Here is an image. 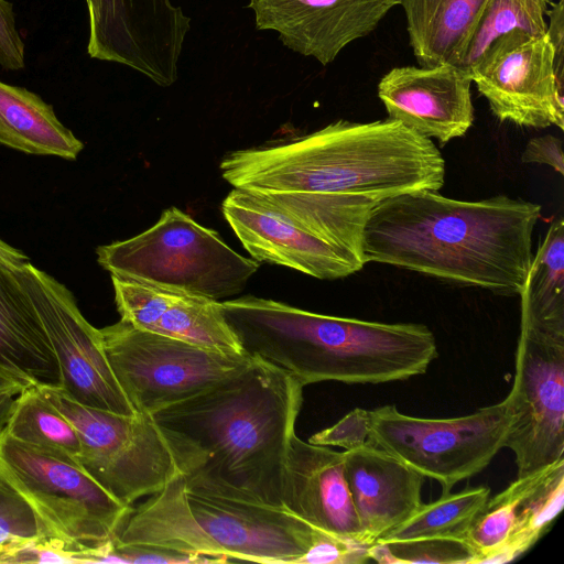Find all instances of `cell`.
<instances>
[{"instance_id": "obj_1", "label": "cell", "mask_w": 564, "mask_h": 564, "mask_svg": "<svg viewBox=\"0 0 564 564\" xmlns=\"http://www.w3.org/2000/svg\"><path fill=\"white\" fill-rule=\"evenodd\" d=\"M304 386L261 359L151 419L186 489L283 507L284 465Z\"/></svg>"}, {"instance_id": "obj_2", "label": "cell", "mask_w": 564, "mask_h": 564, "mask_svg": "<svg viewBox=\"0 0 564 564\" xmlns=\"http://www.w3.org/2000/svg\"><path fill=\"white\" fill-rule=\"evenodd\" d=\"M540 216L539 204L506 195L468 202L434 191L403 193L375 206L362 253L366 263L520 294Z\"/></svg>"}, {"instance_id": "obj_3", "label": "cell", "mask_w": 564, "mask_h": 564, "mask_svg": "<svg viewBox=\"0 0 564 564\" xmlns=\"http://www.w3.org/2000/svg\"><path fill=\"white\" fill-rule=\"evenodd\" d=\"M219 169L234 188L387 198L437 192L445 161L431 139L392 119L337 120L289 141L228 152Z\"/></svg>"}, {"instance_id": "obj_4", "label": "cell", "mask_w": 564, "mask_h": 564, "mask_svg": "<svg viewBox=\"0 0 564 564\" xmlns=\"http://www.w3.org/2000/svg\"><path fill=\"white\" fill-rule=\"evenodd\" d=\"M221 307L243 352L304 387L402 381L425 373L438 356L423 324L323 315L253 295L227 300Z\"/></svg>"}, {"instance_id": "obj_5", "label": "cell", "mask_w": 564, "mask_h": 564, "mask_svg": "<svg viewBox=\"0 0 564 564\" xmlns=\"http://www.w3.org/2000/svg\"><path fill=\"white\" fill-rule=\"evenodd\" d=\"M319 529L286 508L186 489L181 473L132 509L115 543L199 557L299 564Z\"/></svg>"}, {"instance_id": "obj_6", "label": "cell", "mask_w": 564, "mask_h": 564, "mask_svg": "<svg viewBox=\"0 0 564 564\" xmlns=\"http://www.w3.org/2000/svg\"><path fill=\"white\" fill-rule=\"evenodd\" d=\"M519 295L506 447L514 453L517 477H524L564 458V274L550 265L531 268Z\"/></svg>"}, {"instance_id": "obj_7", "label": "cell", "mask_w": 564, "mask_h": 564, "mask_svg": "<svg viewBox=\"0 0 564 564\" xmlns=\"http://www.w3.org/2000/svg\"><path fill=\"white\" fill-rule=\"evenodd\" d=\"M96 254L110 275L216 301L240 293L260 267L174 206L148 230L99 246Z\"/></svg>"}, {"instance_id": "obj_8", "label": "cell", "mask_w": 564, "mask_h": 564, "mask_svg": "<svg viewBox=\"0 0 564 564\" xmlns=\"http://www.w3.org/2000/svg\"><path fill=\"white\" fill-rule=\"evenodd\" d=\"M0 479L31 507L42 538L97 560L132 511L82 467L0 432Z\"/></svg>"}, {"instance_id": "obj_9", "label": "cell", "mask_w": 564, "mask_h": 564, "mask_svg": "<svg viewBox=\"0 0 564 564\" xmlns=\"http://www.w3.org/2000/svg\"><path fill=\"white\" fill-rule=\"evenodd\" d=\"M370 412V443L424 477L441 484L442 495L485 469L506 447L513 415L509 397L458 417L425 419L394 405Z\"/></svg>"}, {"instance_id": "obj_10", "label": "cell", "mask_w": 564, "mask_h": 564, "mask_svg": "<svg viewBox=\"0 0 564 564\" xmlns=\"http://www.w3.org/2000/svg\"><path fill=\"white\" fill-rule=\"evenodd\" d=\"M112 372L137 412L150 414L213 387L252 357L138 328L127 321L100 329Z\"/></svg>"}, {"instance_id": "obj_11", "label": "cell", "mask_w": 564, "mask_h": 564, "mask_svg": "<svg viewBox=\"0 0 564 564\" xmlns=\"http://www.w3.org/2000/svg\"><path fill=\"white\" fill-rule=\"evenodd\" d=\"M39 388L75 426L79 466L120 502L154 495L180 473L150 414H118L84 405L56 387Z\"/></svg>"}, {"instance_id": "obj_12", "label": "cell", "mask_w": 564, "mask_h": 564, "mask_svg": "<svg viewBox=\"0 0 564 564\" xmlns=\"http://www.w3.org/2000/svg\"><path fill=\"white\" fill-rule=\"evenodd\" d=\"M14 270L57 359L58 389L87 406L123 415L138 413L112 372L100 329L84 317L73 293L30 262Z\"/></svg>"}, {"instance_id": "obj_13", "label": "cell", "mask_w": 564, "mask_h": 564, "mask_svg": "<svg viewBox=\"0 0 564 564\" xmlns=\"http://www.w3.org/2000/svg\"><path fill=\"white\" fill-rule=\"evenodd\" d=\"M468 69L500 121L564 129L563 79L547 33L511 30L492 41Z\"/></svg>"}, {"instance_id": "obj_14", "label": "cell", "mask_w": 564, "mask_h": 564, "mask_svg": "<svg viewBox=\"0 0 564 564\" xmlns=\"http://www.w3.org/2000/svg\"><path fill=\"white\" fill-rule=\"evenodd\" d=\"M88 55L141 73L161 87L178 78L191 19L172 0H86Z\"/></svg>"}, {"instance_id": "obj_15", "label": "cell", "mask_w": 564, "mask_h": 564, "mask_svg": "<svg viewBox=\"0 0 564 564\" xmlns=\"http://www.w3.org/2000/svg\"><path fill=\"white\" fill-rule=\"evenodd\" d=\"M225 219L253 260L288 267L321 280L360 271L362 256L340 248L234 188L221 204Z\"/></svg>"}, {"instance_id": "obj_16", "label": "cell", "mask_w": 564, "mask_h": 564, "mask_svg": "<svg viewBox=\"0 0 564 564\" xmlns=\"http://www.w3.org/2000/svg\"><path fill=\"white\" fill-rule=\"evenodd\" d=\"M398 4L400 0H249L248 7L258 30L276 32L291 51L327 65Z\"/></svg>"}, {"instance_id": "obj_17", "label": "cell", "mask_w": 564, "mask_h": 564, "mask_svg": "<svg viewBox=\"0 0 564 564\" xmlns=\"http://www.w3.org/2000/svg\"><path fill=\"white\" fill-rule=\"evenodd\" d=\"M469 69L455 64L394 67L378 84L388 118L446 143L474 122Z\"/></svg>"}, {"instance_id": "obj_18", "label": "cell", "mask_w": 564, "mask_h": 564, "mask_svg": "<svg viewBox=\"0 0 564 564\" xmlns=\"http://www.w3.org/2000/svg\"><path fill=\"white\" fill-rule=\"evenodd\" d=\"M284 508L325 532L369 544L360 527L344 470V452L291 440L284 473Z\"/></svg>"}, {"instance_id": "obj_19", "label": "cell", "mask_w": 564, "mask_h": 564, "mask_svg": "<svg viewBox=\"0 0 564 564\" xmlns=\"http://www.w3.org/2000/svg\"><path fill=\"white\" fill-rule=\"evenodd\" d=\"M111 281L117 311L133 326L225 352H243L221 302L116 275Z\"/></svg>"}, {"instance_id": "obj_20", "label": "cell", "mask_w": 564, "mask_h": 564, "mask_svg": "<svg viewBox=\"0 0 564 564\" xmlns=\"http://www.w3.org/2000/svg\"><path fill=\"white\" fill-rule=\"evenodd\" d=\"M344 470L357 518L370 544L423 503L425 477L371 443L344 451Z\"/></svg>"}, {"instance_id": "obj_21", "label": "cell", "mask_w": 564, "mask_h": 564, "mask_svg": "<svg viewBox=\"0 0 564 564\" xmlns=\"http://www.w3.org/2000/svg\"><path fill=\"white\" fill-rule=\"evenodd\" d=\"M0 366L37 386H61V370L15 270L0 261Z\"/></svg>"}, {"instance_id": "obj_22", "label": "cell", "mask_w": 564, "mask_h": 564, "mask_svg": "<svg viewBox=\"0 0 564 564\" xmlns=\"http://www.w3.org/2000/svg\"><path fill=\"white\" fill-rule=\"evenodd\" d=\"M249 192L297 225L364 257L365 225L378 202L366 197L328 193Z\"/></svg>"}, {"instance_id": "obj_23", "label": "cell", "mask_w": 564, "mask_h": 564, "mask_svg": "<svg viewBox=\"0 0 564 564\" xmlns=\"http://www.w3.org/2000/svg\"><path fill=\"white\" fill-rule=\"evenodd\" d=\"M487 0H400L420 66L460 65Z\"/></svg>"}, {"instance_id": "obj_24", "label": "cell", "mask_w": 564, "mask_h": 564, "mask_svg": "<svg viewBox=\"0 0 564 564\" xmlns=\"http://www.w3.org/2000/svg\"><path fill=\"white\" fill-rule=\"evenodd\" d=\"M0 143L17 151L75 160L84 143L39 95L0 82Z\"/></svg>"}, {"instance_id": "obj_25", "label": "cell", "mask_w": 564, "mask_h": 564, "mask_svg": "<svg viewBox=\"0 0 564 564\" xmlns=\"http://www.w3.org/2000/svg\"><path fill=\"white\" fill-rule=\"evenodd\" d=\"M3 431L23 443L79 466L80 441L75 426L46 399L37 384L30 386L17 395Z\"/></svg>"}, {"instance_id": "obj_26", "label": "cell", "mask_w": 564, "mask_h": 564, "mask_svg": "<svg viewBox=\"0 0 564 564\" xmlns=\"http://www.w3.org/2000/svg\"><path fill=\"white\" fill-rule=\"evenodd\" d=\"M489 497L490 488L487 486L444 494L435 501L422 503L413 514L376 542L423 538L464 539Z\"/></svg>"}, {"instance_id": "obj_27", "label": "cell", "mask_w": 564, "mask_h": 564, "mask_svg": "<svg viewBox=\"0 0 564 564\" xmlns=\"http://www.w3.org/2000/svg\"><path fill=\"white\" fill-rule=\"evenodd\" d=\"M551 2L552 0H487L459 66L468 69L492 41L511 30L545 34V15Z\"/></svg>"}, {"instance_id": "obj_28", "label": "cell", "mask_w": 564, "mask_h": 564, "mask_svg": "<svg viewBox=\"0 0 564 564\" xmlns=\"http://www.w3.org/2000/svg\"><path fill=\"white\" fill-rule=\"evenodd\" d=\"M369 560L382 564L437 563L476 564V553L464 539L423 538L392 542H373Z\"/></svg>"}, {"instance_id": "obj_29", "label": "cell", "mask_w": 564, "mask_h": 564, "mask_svg": "<svg viewBox=\"0 0 564 564\" xmlns=\"http://www.w3.org/2000/svg\"><path fill=\"white\" fill-rule=\"evenodd\" d=\"M42 538L28 502L0 479V554Z\"/></svg>"}, {"instance_id": "obj_30", "label": "cell", "mask_w": 564, "mask_h": 564, "mask_svg": "<svg viewBox=\"0 0 564 564\" xmlns=\"http://www.w3.org/2000/svg\"><path fill=\"white\" fill-rule=\"evenodd\" d=\"M0 563H90V556L62 541L40 538L0 554Z\"/></svg>"}, {"instance_id": "obj_31", "label": "cell", "mask_w": 564, "mask_h": 564, "mask_svg": "<svg viewBox=\"0 0 564 564\" xmlns=\"http://www.w3.org/2000/svg\"><path fill=\"white\" fill-rule=\"evenodd\" d=\"M310 443L338 446L345 451L370 443V412L356 408L334 425L313 434Z\"/></svg>"}, {"instance_id": "obj_32", "label": "cell", "mask_w": 564, "mask_h": 564, "mask_svg": "<svg viewBox=\"0 0 564 564\" xmlns=\"http://www.w3.org/2000/svg\"><path fill=\"white\" fill-rule=\"evenodd\" d=\"M0 66L6 70H20L25 66L24 42L8 0H0Z\"/></svg>"}, {"instance_id": "obj_33", "label": "cell", "mask_w": 564, "mask_h": 564, "mask_svg": "<svg viewBox=\"0 0 564 564\" xmlns=\"http://www.w3.org/2000/svg\"><path fill=\"white\" fill-rule=\"evenodd\" d=\"M522 163L545 164L564 175L563 142L553 134L530 139L521 154Z\"/></svg>"}, {"instance_id": "obj_34", "label": "cell", "mask_w": 564, "mask_h": 564, "mask_svg": "<svg viewBox=\"0 0 564 564\" xmlns=\"http://www.w3.org/2000/svg\"><path fill=\"white\" fill-rule=\"evenodd\" d=\"M564 0L551 2L546 15L550 18L546 33L552 42L555 54V67L557 75L563 79L564 70Z\"/></svg>"}, {"instance_id": "obj_35", "label": "cell", "mask_w": 564, "mask_h": 564, "mask_svg": "<svg viewBox=\"0 0 564 564\" xmlns=\"http://www.w3.org/2000/svg\"><path fill=\"white\" fill-rule=\"evenodd\" d=\"M33 384L35 383L30 379L0 366V392L13 391L20 393Z\"/></svg>"}, {"instance_id": "obj_36", "label": "cell", "mask_w": 564, "mask_h": 564, "mask_svg": "<svg viewBox=\"0 0 564 564\" xmlns=\"http://www.w3.org/2000/svg\"><path fill=\"white\" fill-rule=\"evenodd\" d=\"M0 261L13 269H19L29 262V258L21 250L0 239Z\"/></svg>"}, {"instance_id": "obj_37", "label": "cell", "mask_w": 564, "mask_h": 564, "mask_svg": "<svg viewBox=\"0 0 564 564\" xmlns=\"http://www.w3.org/2000/svg\"><path fill=\"white\" fill-rule=\"evenodd\" d=\"M18 394L19 393L13 391L0 392V432L3 431L11 416L15 398Z\"/></svg>"}]
</instances>
